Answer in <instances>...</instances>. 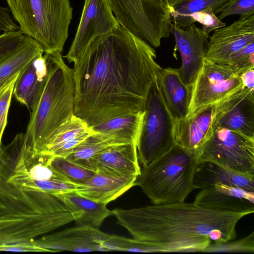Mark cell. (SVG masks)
I'll list each match as a JSON object with an SVG mask.
<instances>
[{"mask_svg":"<svg viewBox=\"0 0 254 254\" xmlns=\"http://www.w3.org/2000/svg\"><path fill=\"white\" fill-rule=\"evenodd\" d=\"M155 50L121 26L96 38L74 63V114L94 126L143 111L161 67Z\"/></svg>","mask_w":254,"mask_h":254,"instance_id":"cell-1","label":"cell"},{"mask_svg":"<svg viewBox=\"0 0 254 254\" xmlns=\"http://www.w3.org/2000/svg\"><path fill=\"white\" fill-rule=\"evenodd\" d=\"M247 215L217 211L194 202L112 210L118 224L133 238L156 246L163 253L202 252L210 244L235 240L237 224Z\"/></svg>","mask_w":254,"mask_h":254,"instance_id":"cell-2","label":"cell"},{"mask_svg":"<svg viewBox=\"0 0 254 254\" xmlns=\"http://www.w3.org/2000/svg\"><path fill=\"white\" fill-rule=\"evenodd\" d=\"M74 106L73 69L65 64L61 54H50L48 79L31 112L24 145L34 153L42 152L57 129L74 115Z\"/></svg>","mask_w":254,"mask_h":254,"instance_id":"cell-3","label":"cell"},{"mask_svg":"<svg viewBox=\"0 0 254 254\" xmlns=\"http://www.w3.org/2000/svg\"><path fill=\"white\" fill-rule=\"evenodd\" d=\"M196 154L175 144L166 153L141 168L139 186L153 204L184 202L194 189Z\"/></svg>","mask_w":254,"mask_h":254,"instance_id":"cell-4","label":"cell"},{"mask_svg":"<svg viewBox=\"0 0 254 254\" xmlns=\"http://www.w3.org/2000/svg\"><path fill=\"white\" fill-rule=\"evenodd\" d=\"M19 30L35 40L44 53L61 54L72 17L69 0H6Z\"/></svg>","mask_w":254,"mask_h":254,"instance_id":"cell-5","label":"cell"},{"mask_svg":"<svg viewBox=\"0 0 254 254\" xmlns=\"http://www.w3.org/2000/svg\"><path fill=\"white\" fill-rule=\"evenodd\" d=\"M73 221L71 210L62 199L42 192L27 207L0 215V245L31 243Z\"/></svg>","mask_w":254,"mask_h":254,"instance_id":"cell-6","label":"cell"},{"mask_svg":"<svg viewBox=\"0 0 254 254\" xmlns=\"http://www.w3.org/2000/svg\"><path fill=\"white\" fill-rule=\"evenodd\" d=\"M120 26L151 46L158 48L170 35L171 12L168 0H108Z\"/></svg>","mask_w":254,"mask_h":254,"instance_id":"cell-7","label":"cell"},{"mask_svg":"<svg viewBox=\"0 0 254 254\" xmlns=\"http://www.w3.org/2000/svg\"><path fill=\"white\" fill-rule=\"evenodd\" d=\"M144 111L136 143L138 159L142 167L166 153L175 144L174 120L165 102L158 76L150 88Z\"/></svg>","mask_w":254,"mask_h":254,"instance_id":"cell-8","label":"cell"},{"mask_svg":"<svg viewBox=\"0 0 254 254\" xmlns=\"http://www.w3.org/2000/svg\"><path fill=\"white\" fill-rule=\"evenodd\" d=\"M197 159L198 162L209 161L254 175V138L217 125L197 153Z\"/></svg>","mask_w":254,"mask_h":254,"instance_id":"cell-9","label":"cell"},{"mask_svg":"<svg viewBox=\"0 0 254 254\" xmlns=\"http://www.w3.org/2000/svg\"><path fill=\"white\" fill-rule=\"evenodd\" d=\"M243 88L239 75L225 65L204 60L192 86L188 117L201 107L218 103Z\"/></svg>","mask_w":254,"mask_h":254,"instance_id":"cell-10","label":"cell"},{"mask_svg":"<svg viewBox=\"0 0 254 254\" xmlns=\"http://www.w3.org/2000/svg\"><path fill=\"white\" fill-rule=\"evenodd\" d=\"M119 25L108 0H85L74 38L64 57L74 63L91 42Z\"/></svg>","mask_w":254,"mask_h":254,"instance_id":"cell-11","label":"cell"},{"mask_svg":"<svg viewBox=\"0 0 254 254\" xmlns=\"http://www.w3.org/2000/svg\"><path fill=\"white\" fill-rule=\"evenodd\" d=\"M230 96L218 103L203 106L186 118L174 121L175 143L197 156L212 134L220 112Z\"/></svg>","mask_w":254,"mask_h":254,"instance_id":"cell-12","label":"cell"},{"mask_svg":"<svg viewBox=\"0 0 254 254\" xmlns=\"http://www.w3.org/2000/svg\"><path fill=\"white\" fill-rule=\"evenodd\" d=\"M253 42L254 14L241 16L230 25L213 31L204 59L222 65L232 54Z\"/></svg>","mask_w":254,"mask_h":254,"instance_id":"cell-13","label":"cell"},{"mask_svg":"<svg viewBox=\"0 0 254 254\" xmlns=\"http://www.w3.org/2000/svg\"><path fill=\"white\" fill-rule=\"evenodd\" d=\"M171 33L176 43L175 50L181 55V66L178 68L183 81L192 86L204 60L209 35L194 23L182 28L171 23Z\"/></svg>","mask_w":254,"mask_h":254,"instance_id":"cell-14","label":"cell"},{"mask_svg":"<svg viewBox=\"0 0 254 254\" xmlns=\"http://www.w3.org/2000/svg\"><path fill=\"white\" fill-rule=\"evenodd\" d=\"M108 235L99 228L76 226L54 233L44 235L32 242L35 246L50 253L108 252L104 245Z\"/></svg>","mask_w":254,"mask_h":254,"instance_id":"cell-15","label":"cell"},{"mask_svg":"<svg viewBox=\"0 0 254 254\" xmlns=\"http://www.w3.org/2000/svg\"><path fill=\"white\" fill-rule=\"evenodd\" d=\"M24 133H18L8 145H0V213L19 211L33 201L32 192L19 190L8 180L24 143Z\"/></svg>","mask_w":254,"mask_h":254,"instance_id":"cell-16","label":"cell"},{"mask_svg":"<svg viewBox=\"0 0 254 254\" xmlns=\"http://www.w3.org/2000/svg\"><path fill=\"white\" fill-rule=\"evenodd\" d=\"M86 167L108 175L136 178L141 170L136 145L131 143L111 146L89 159Z\"/></svg>","mask_w":254,"mask_h":254,"instance_id":"cell-17","label":"cell"},{"mask_svg":"<svg viewBox=\"0 0 254 254\" xmlns=\"http://www.w3.org/2000/svg\"><path fill=\"white\" fill-rule=\"evenodd\" d=\"M194 202L217 211L249 215L254 212V192L235 186L215 184L201 189L195 196Z\"/></svg>","mask_w":254,"mask_h":254,"instance_id":"cell-18","label":"cell"},{"mask_svg":"<svg viewBox=\"0 0 254 254\" xmlns=\"http://www.w3.org/2000/svg\"><path fill=\"white\" fill-rule=\"evenodd\" d=\"M217 125L254 138V90L244 87L231 95L220 112Z\"/></svg>","mask_w":254,"mask_h":254,"instance_id":"cell-19","label":"cell"},{"mask_svg":"<svg viewBox=\"0 0 254 254\" xmlns=\"http://www.w3.org/2000/svg\"><path fill=\"white\" fill-rule=\"evenodd\" d=\"M50 54L38 56L19 74L13 94L31 112L46 85L49 71Z\"/></svg>","mask_w":254,"mask_h":254,"instance_id":"cell-20","label":"cell"},{"mask_svg":"<svg viewBox=\"0 0 254 254\" xmlns=\"http://www.w3.org/2000/svg\"><path fill=\"white\" fill-rule=\"evenodd\" d=\"M158 80L166 103L174 121L186 118L189 113L192 86L182 80L178 68H161Z\"/></svg>","mask_w":254,"mask_h":254,"instance_id":"cell-21","label":"cell"},{"mask_svg":"<svg viewBox=\"0 0 254 254\" xmlns=\"http://www.w3.org/2000/svg\"><path fill=\"white\" fill-rule=\"evenodd\" d=\"M135 180L96 172L84 183L76 185L75 191L93 201L107 204L134 186Z\"/></svg>","mask_w":254,"mask_h":254,"instance_id":"cell-22","label":"cell"},{"mask_svg":"<svg viewBox=\"0 0 254 254\" xmlns=\"http://www.w3.org/2000/svg\"><path fill=\"white\" fill-rule=\"evenodd\" d=\"M193 184L195 189L222 184L254 192V175L236 172L209 161L197 163Z\"/></svg>","mask_w":254,"mask_h":254,"instance_id":"cell-23","label":"cell"},{"mask_svg":"<svg viewBox=\"0 0 254 254\" xmlns=\"http://www.w3.org/2000/svg\"><path fill=\"white\" fill-rule=\"evenodd\" d=\"M62 199L71 210L76 226L99 228L104 221L112 215L106 204L83 197L75 191L56 195Z\"/></svg>","mask_w":254,"mask_h":254,"instance_id":"cell-24","label":"cell"},{"mask_svg":"<svg viewBox=\"0 0 254 254\" xmlns=\"http://www.w3.org/2000/svg\"><path fill=\"white\" fill-rule=\"evenodd\" d=\"M144 115V110L122 114L90 127L95 132L112 135L125 143L136 145Z\"/></svg>","mask_w":254,"mask_h":254,"instance_id":"cell-25","label":"cell"},{"mask_svg":"<svg viewBox=\"0 0 254 254\" xmlns=\"http://www.w3.org/2000/svg\"><path fill=\"white\" fill-rule=\"evenodd\" d=\"M43 54L40 45L31 37L25 35L22 44L0 62V89L33 59Z\"/></svg>","mask_w":254,"mask_h":254,"instance_id":"cell-26","label":"cell"},{"mask_svg":"<svg viewBox=\"0 0 254 254\" xmlns=\"http://www.w3.org/2000/svg\"><path fill=\"white\" fill-rule=\"evenodd\" d=\"M125 143L112 135L94 132L80 142L65 158L87 167L88 161L96 154L111 146Z\"/></svg>","mask_w":254,"mask_h":254,"instance_id":"cell-27","label":"cell"},{"mask_svg":"<svg viewBox=\"0 0 254 254\" xmlns=\"http://www.w3.org/2000/svg\"><path fill=\"white\" fill-rule=\"evenodd\" d=\"M90 130L91 128L85 121L74 115L57 129L39 154L52 155L65 142Z\"/></svg>","mask_w":254,"mask_h":254,"instance_id":"cell-28","label":"cell"},{"mask_svg":"<svg viewBox=\"0 0 254 254\" xmlns=\"http://www.w3.org/2000/svg\"><path fill=\"white\" fill-rule=\"evenodd\" d=\"M228 0H184L173 7L171 12L172 23L185 28L192 23L191 14L208 8L214 10Z\"/></svg>","mask_w":254,"mask_h":254,"instance_id":"cell-29","label":"cell"},{"mask_svg":"<svg viewBox=\"0 0 254 254\" xmlns=\"http://www.w3.org/2000/svg\"><path fill=\"white\" fill-rule=\"evenodd\" d=\"M49 164L57 173L76 185L84 183L96 173L90 169L61 156L50 155Z\"/></svg>","mask_w":254,"mask_h":254,"instance_id":"cell-30","label":"cell"},{"mask_svg":"<svg viewBox=\"0 0 254 254\" xmlns=\"http://www.w3.org/2000/svg\"><path fill=\"white\" fill-rule=\"evenodd\" d=\"M104 245L109 251H122L138 253H163L156 246L132 238H127L109 234Z\"/></svg>","mask_w":254,"mask_h":254,"instance_id":"cell-31","label":"cell"},{"mask_svg":"<svg viewBox=\"0 0 254 254\" xmlns=\"http://www.w3.org/2000/svg\"><path fill=\"white\" fill-rule=\"evenodd\" d=\"M222 65L239 75L248 69L254 68V42L232 54Z\"/></svg>","mask_w":254,"mask_h":254,"instance_id":"cell-32","label":"cell"},{"mask_svg":"<svg viewBox=\"0 0 254 254\" xmlns=\"http://www.w3.org/2000/svg\"><path fill=\"white\" fill-rule=\"evenodd\" d=\"M202 252L254 253V232L238 240H231L220 244H210Z\"/></svg>","mask_w":254,"mask_h":254,"instance_id":"cell-33","label":"cell"},{"mask_svg":"<svg viewBox=\"0 0 254 254\" xmlns=\"http://www.w3.org/2000/svg\"><path fill=\"white\" fill-rule=\"evenodd\" d=\"M221 21L231 15L244 16L254 14V0H228L214 10Z\"/></svg>","mask_w":254,"mask_h":254,"instance_id":"cell-34","label":"cell"},{"mask_svg":"<svg viewBox=\"0 0 254 254\" xmlns=\"http://www.w3.org/2000/svg\"><path fill=\"white\" fill-rule=\"evenodd\" d=\"M19 74L0 89V145L2 144L1 138L7 124L8 113L14 87Z\"/></svg>","mask_w":254,"mask_h":254,"instance_id":"cell-35","label":"cell"},{"mask_svg":"<svg viewBox=\"0 0 254 254\" xmlns=\"http://www.w3.org/2000/svg\"><path fill=\"white\" fill-rule=\"evenodd\" d=\"M192 23L198 22L202 25V30L207 34L226 26V23L219 20L212 8H208L193 13L190 16Z\"/></svg>","mask_w":254,"mask_h":254,"instance_id":"cell-36","label":"cell"},{"mask_svg":"<svg viewBox=\"0 0 254 254\" xmlns=\"http://www.w3.org/2000/svg\"><path fill=\"white\" fill-rule=\"evenodd\" d=\"M25 35L18 30L3 32L0 35V62L14 51L23 42Z\"/></svg>","mask_w":254,"mask_h":254,"instance_id":"cell-37","label":"cell"},{"mask_svg":"<svg viewBox=\"0 0 254 254\" xmlns=\"http://www.w3.org/2000/svg\"><path fill=\"white\" fill-rule=\"evenodd\" d=\"M95 131L91 130L86 132L76 137L65 142L56 150L52 156H58L63 157H66L73 149L86 137Z\"/></svg>","mask_w":254,"mask_h":254,"instance_id":"cell-38","label":"cell"},{"mask_svg":"<svg viewBox=\"0 0 254 254\" xmlns=\"http://www.w3.org/2000/svg\"><path fill=\"white\" fill-rule=\"evenodd\" d=\"M8 7H0V32L15 31L19 27L12 20Z\"/></svg>","mask_w":254,"mask_h":254,"instance_id":"cell-39","label":"cell"},{"mask_svg":"<svg viewBox=\"0 0 254 254\" xmlns=\"http://www.w3.org/2000/svg\"><path fill=\"white\" fill-rule=\"evenodd\" d=\"M240 77L244 87L254 90V68L245 71Z\"/></svg>","mask_w":254,"mask_h":254,"instance_id":"cell-40","label":"cell"},{"mask_svg":"<svg viewBox=\"0 0 254 254\" xmlns=\"http://www.w3.org/2000/svg\"><path fill=\"white\" fill-rule=\"evenodd\" d=\"M171 7H174L184 0H168Z\"/></svg>","mask_w":254,"mask_h":254,"instance_id":"cell-41","label":"cell"},{"mask_svg":"<svg viewBox=\"0 0 254 254\" xmlns=\"http://www.w3.org/2000/svg\"></svg>","mask_w":254,"mask_h":254,"instance_id":"cell-42","label":"cell"}]
</instances>
